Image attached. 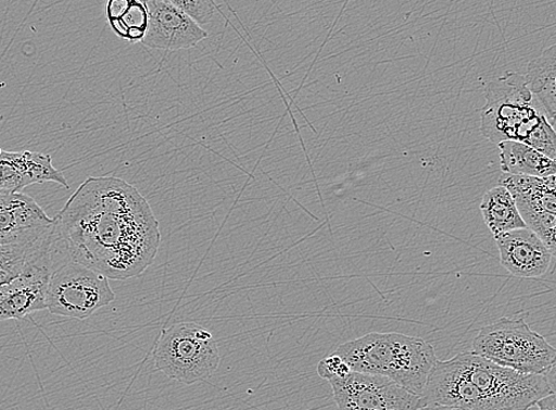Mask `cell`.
Instances as JSON below:
<instances>
[{
  "instance_id": "obj_21",
  "label": "cell",
  "mask_w": 556,
  "mask_h": 410,
  "mask_svg": "<svg viewBox=\"0 0 556 410\" xmlns=\"http://www.w3.org/2000/svg\"><path fill=\"white\" fill-rule=\"evenodd\" d=\"M350 365L337 353L329 355L317 365V374L324 380L343 378L351 374Z\"/></svg>"
},
{
  "instance_id": "obj_22",
  "label": "cell",
  "mask_w": 556,
  "mask_h": 410,
  "mask_svg": "<svg viewBox=\"0 0 556 410\" xmlns=\"http://www.w3.org/2000/svg\"><path fill=\"white\" fill-rule=\"evenodd\" d=\"M539 410H556V393H551L545 398L540 399L535 405Z\"/></svg>"
},
{
  "instance_id": "obj_25",
  "label": "cell",
  "mask_w": 556,
  "mask_h": 410,
  "mask_svg": "<svg viewBox=\"0 0 556 410\" xmlns=\"http://www.w3.org/2000/svg\"><path fill=\"white\" fill-rule=\"evenodd\" d=\"M546 246L552 251L553 257L556 258V229L553 233V235H552L551 239L548 240V243L546 244Z\"/></svg>"
},
{
  "instance_id": "obj_13",
  "label": "cell",
  "mask_w": 556,
  "mask_h": 410,
  "mask_svg": "<svg viewBox=\"0 0 556 410\" xmlns=\"http://www.w3.org/2000/svg\"><path fill=\"white\" fill-rule=\"evenodd\" d=\"M58 183L68 188V182L54 165L51 156L35 151L12 152L0 149V190L21 192L38 183Z\"/></svg>"
},
{
  "instance_id": "obj_6",
  "label": "cell",
  "mask_w": 556,
  "mask_h": 410,
  "mask_svg": "<svg viewBox=\"0 0 556 410\" xmlns=\"http://www.w3.org/2000/svg\"><path fill=\"white\" fill-rule=\"evenodd\" d=\"M155 366L184 385L210 378L220 363L218 343L208 330L192 322L163 331L154 349Z\"/></svg>"
},
{
  "instance_id": "obj_15",
  "label": "cell",
  "mask_w": 556,
  "mask_h": 410,
  "mask_svg": "<svg viewBox=\"0 0 556 410\" xmlns=\"http://www.w3.org/2000/svg\"><path fill=\"white\" fill-rule=\"evenodd\" d=\"M503 174L528 177L556 175V161L519 141L497 144Z\"/></svg>"
},
{
  "instance_id": "obj_11",
  "label": "cell",
  "mask_w": 556,
  "mask_h": 410,
  "mask_svg": "<svg viewBox=\"0 0 556 410\" xmlns=\"http://www.w3.org/2000/svg\"><path fill=\"white\" fill-rule=\"evenodd\" d=\"M54 224L55 219L49 218L33 197L0 190V244H35L43 239Z\"/></svg>"
},
{
  "instance_id": "obj_2",
  "label": "cell",
  "mask_w": 556,
  "mask_h": 410,
  "mask_svg": "<svg viewBox=\"0 0 556 410\" xmlns=\"http://www.w3.org/2000/svg\"><path fill=\"white\" fill-rule=\"evenodd\" d=\"M551 393L545 375L520 374L470 351L437 361L421 398L426 406L529 410Z\"/></svg>"
},
{
  "instance_id": "obj_7",
  "label": "cell",
  "mask_w": 556,
  "mask_h": 410,
  "mask_svg": "<svg viewBox=\"0 0 556 410\" xmlns=\"http://www.w3.org/2000/svg\"><path fill=\"white\" fill-rule=\"evenodd\" d=\"M114 300L109 277L83 263L68 258L51 273L46 302L52 314L85 321Z\"/></svg>"
},
{
  "instance_id": "obj_10",
  "label": "cell",
  "mask_w": 556,
  "mask_h": 410,
  "mask_svg": "<svg viewBox=\"0 0 556 410\" xmlns=\"http://www.w3.org/2000/svg\"><path fill=\"white\" fill-rule=\"evenodd\" d=\"M149 23L142 44L168 51L189 49L207 38V33L187 12L166 0H144Z\"/></svg>"
},
{
  "instance_id": "obj_12",
  "label": "cell",
  "mask_w": 556,
  "mask_h": 410,
  "mask_svg": "<svg viewBox=\"0 0 556 410\" xmlns=\"http://www.w3.org/2000/svg\"><path fill=\"white\" fill-rule=\"evenodd\" d=\"M503 268L519 277L545 275L552 264L553 254L538 234L528 227L495 237Z\"/></svg>"
},
{
  "instance_id": "obj_24",
  "label": "cell",
  "mask_w": 556,
  "mask_h": 410,
  "mask_svg": "<svg viewBox=\"0 0 556 410\" xmlns=\"http://www.w3.org/2000/svg\"><path fill=\"white\" fill-rule=\"evenodd\" d=\"M420 410H466V409L454 407V406L427 405V406H424Z\"/></svg>"
},
{
  "instance_id": "obj_1",
  "label": "cell",
  "mask_w": 556,
  "mask_h": 410,
  "mask_svg": "<svg viewBox=\"0 0 556 410\" xmlns=\"http://www.w3.org/2000/svg\"><path fill=\"white\" fill-rule=\"evenodd\" d=\"M54 233L65 256L113 281L148 270L162 240L148 200L117 177L79 185L55 218Z\"/></svg>"
},
{
  "instance_id": "obj_4",
  "label": "cell",
  "mask_w": 556,
  "mask_h": 410,
  "mask_svg": "<svg viewBox=\"0 0 556 410\" xmlns=\"http://www.w3.org/2000/svg\"><path fill=\"white\" fill-rule=\"evenodd\" d=\"M334 353L352 372L388 377L418 396L439 361L429 341L396 333L368 334L341 344Z\"/></svg>"
},
{
  "instance_id": "obj_16",
  "label": "cell",
  "mask_w": 556,
  "mask_h": 410,
  "mask_svg": "<svg viewBox=\"0 0 556 410\" xmlns=\"http://www.w3.org/2000/svg\"><path fill=\"white\" fill-rule=\"evenodd\" d=\"M480 209L494 237L527 227L514 196L501 184L484 194Z\"/></svg>"
},
{
  "instance_id": "obj_8",
  "label": "cell",
  "mask_w": 556,
  "mask_h": 410,
  "mask_svg": "<svg viewBox=\"0 0 556 410\" xmlns=\"http://www.w3.org/2000/svg\"><path fill=\"white\" fill-rule=\"evenodd\" d=\"M329 383L339 410H420L426 406L421 396L383 376L351 372Z\"/></svg>"
},
{
  "instance_id": "obj_18",
  "label": "cell",
  "mask_w": 556,
  "mask_h": 410,
  "mask_svg": "<svg viewBox=\"0 0 556 410\" xmlns=\"http://www.w3.org/2000/svg\"><path fill=\"white\" fill-rule=\"evenodd\" d=\"M54 228L43 239L28 245L0 244V285L17 279L52 248Z\"/></svg>"
},
{
  "instance_id": "obj_9",
  "label": "cell",
  "mask_w": 556,
  "mask_h": 410,
  "mask_svg": "<svg viewBox=\"0 0 556 410\" xmlns=\"http://www.w3.org/2000/svg\"><path fill=\"white\" fill-rule=\"evenodd\" d=\"M55 266L51 249L17 279L0 285V322L23 320L34 312L47 310V289Z\"/></svg>"
},
{
  "instance_id": "obj_3",
  "label": "cell",
  "mask_w": 556,
  "mask_h": 410,
  "mask_svg": "<svg viewBox=\"0 0 556 410\" xmlns=\"http://www.w3.org/2000/svg\"><path fill=\"white\" fill-rule=\"evenodd\" d=\"M481 110L482 135L494 144L519 141L556 161V131L536 100L527 76L507 72L489 83Z\"/></svg>"
},
{
  "instance_id": "obj_5",
  "label": "cell",
  "mask_w": 556,
  "mask_h": 410,
  "mask_svg": "<svg viewBox=\"0 0 556 410\" xmlns=\"http://www.w3.org/2000/svg\"><path fill=\"white\" fill-rule=\"evenodd\" d=\"M472 352L525 375H546L556 359V349L523 319L484 326L472 341Z\"/></svg>"
},
{
  "instance_id": "obj_20",
  "label": "cell",
  "mask_w": 556,
  "mask_h": 410,
  "mask_svg": "<svg viewBox=\"0 0 556 410\" xmlns=\"http://www.w3.org/2000/svg\"><path fill=\"white\" fill-rule=\"evenodd\" d=\"M166 2L187 12L198 24H207L215 16V4L212 0H166Z\"/></svg>"
},
{
  "instance_id": "obj_14",
  "label": "cell",
  "mask_w": 556,
  "mask_h": 410,
  "mask_svg": "<svg viewBox=\"0 0 556 410\" xmlns=\"http://www.w3.org/2000/svg\"><path fill=\"white\" fill-rule=\"evenodd\" d=\"M500 184L511 192L521 216L531 214L556 216V175L539 178L503 174Z\"/></svg>"
},
{
  "instance_id": "obj_23",
  "label": "cell",
  "mask_w": 556,
  "mask_h": 410,
  "mask_svg": "<svg viewBox=\"0 0 556 410\" xmlns=\"http://www.w3.org/2000/svg\"><path fill=\"white\" fill-rule=\"evenodd\" d=\"M545 376L551 390L556 393V359Z\"/></svg>"
},
{
  "instance_id": "obj_19",
  "label": "cell",
  "mask_w": 556,
  "mask_h": 410,
  "mask_svg": "<svg viewBox=\"0 0 556 410\" xmlns=\"http://www.w3.org/2000/svg\"><path fill=\"white\" fill-rule=\"evenodd\" d=\"M108 15L112 29L130 42L142 41L149 13L140 0H110Z\"/></svg>"
},
{
  "instance_id": "obj_17",
  "label": "cell",
  "mask_w": 556,
  "mask_h": 410,
  "mask_svg": "<svg viewBox=\"0 0 556 410\" xmlns=\"http://www.w3.org/2000/svg\"><path fill=\"white\" fill-rule=\"evenodd\" d=\"M526 76L548 123L556 131V45L529 62Z\"/></svg>"
}]
</instances>
